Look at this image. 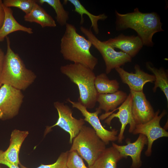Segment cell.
<instances>
[{
  "instance_id": "obj_27",
  "label": "cell",
  "mask_w": 168,
  "mask_h": 168,
  "mask_svg": "<svg viewBox=\"0 0 168 168\" xmlns=\"http://www.w3.org/2000/svg\"><path fill=\"white\" fill-rule=\"evenodd\" d=\"M69 151L62 152L59 155L56 161L54 163L49 164H41L36 168H66V163ZM20 168H29L21 163L19 165Z\"/></svg>"
},
{
  "instance_id": "obj_8",
  "label": "cell",
  "mask_w": 168,
  "mask_h": 168,
  "mask_svg": "<svg viewBox=\"0 0 168 168\" xmlns=\"http://www.w3.org/2000/svg\"><path fill=\"white\" fill-rule=\"evenodd\" d=\"M54 105L57 111L58 118L54 125L46 127L44 134L45 135L50 132L52 128L58 126L68 133L69 143L72 144L73 139L78 134L85 124V121L83 119H77L73 117L72 109L63 103L56 101Z\"/></svg>"
},
{
  "instance_id": "obj_13",
  "label": "cell",
  "mask_w": 168,
  "mask_h": 168,
  "mask_svg": "<svg viewBox=\"0 0 168 168\" xmlns=\"http://www.w3.org/2000/svg\"><path fill=\"white\" fill-rule=\"evenodd\" d=\"M130 92L132 99V112L136 125L147 123L152 119L155 112L143 91Z\"/></svg>"
},
{
  "instance_id": "obj_31",
  "label": "cell",
  "mask_w": 168,
  "mask_h": 168,
  "mask_svg": "<svg viewBox=\"0 0 168 168\" xmlns=\"http://www.w3.org/2000/svg\"><path fill=\"white\" fill-rule=\"evenodd\" d=\"M2 85V83H1V82H0V87H1V86Z\"/></svg>"
},
{
  "instance_id": "obj_18",
  "label": "cell",
  "mask_w": 168,
  "mask_h": 168,
  "mask_svg": "<svg viewBox=\"0 0 168 168\" xmlns=\"http://www.w3.org/2000/svg\"><path fill=\"white\" fill-rule=\"evenodd\" d=\"M4 12L3 23L0 29V42L3 41L8 35L16 31H22L31 34L33 33L30 27L23 26L19 23L13 15L12 10L10 7L5 6L3 4Z\"/></svg>"
},
{
  "instance_id": "obj_11",
  "label": "cell",
  "mask_w": 168,
  "mask_h": 168,
  "mask_svg": "<svg viewBox=\"0 0 168 168\" xmlns=\"http://www.w3.org/2000/svg\"><path fill=\"white\" fill-rule=\"evenodd\" d=\"M132 96L130 93L120 106L115 110L105 121L108 125H110L112 120L114 118L119 119L121 124L119 133L118 135V142L122 143L124 138V133L126 125L129 124L128 132L132 133L134 129L136 124L133 119L131 109Z\"/></svg>"
},
{
  "instance_id": "obj_4",
  "label": "cell",
  "mask_w": 168,
  "mask_h": 168,
  "mask_svg": "<svg viewBox=\"0 0 168 168\" xmlns=\"http://www.w3.org/2000/svg\"><path fill=\"white\" fill-rule=\"evenodd\" d=\"M60 70L77 86L79 93L78 102L87 109L93 108L98 95L95 86L96 76L93 70L78 63L61 66Z\"/></svg>"
},
{
  "instance_id": "obj_29",
  "label": "cell",
  "mask_w": 168,
  "mask_h": 168,
  "mask_svg": "<svg viewBox=\"0 0 168 168\" xmlns=\"http://www.w3.org/2000/svg\"><path fill=\"white\" fill-rule=\"evenodd\" d=\"M4 18V12L2 1L0 0V29L3 23Z\"/></svg>"
},
{
  "instance_id": "obj_5",
  "label": "cell",
  "mask_w": 168,
  "mask_h": 168,
  "mask_svg": "<svg viewBox=\"0 0 168 168\" xmlns=\"http://www.w3.org/2000/svg\"><path fill=\"white\" fill-rule=\"evenodd\" d=\"M106 145L90 127L83 125L73 139L69 151H76L91 166L106 148Z\"/></svg>"
},
{
  "instance_id": "obj_25",
  "label": "cell",
  "mask_w": 168,
  "mask_h": 168,
  "mask_svg": "<svg viewBox=\"0 0 168 168\" xmlns=\"http://www.w3.org/2000/svg\"><path fill=\"white\" fill-rule=\"evenodd\" d=\"M35 0H3V4L8 7H15L18 8L24 12L25 14L28 13L31 10Z\"/></svg>"
},
{
  "instance_id": "obj_1",
  "label": "cell",
  "mask_w": 168,
  "mask_h": 168,
  "mask_svg": "<svg viewBox=\"0 0 168 168\" xmlns=\"http://www.w3.org/2000/svg\"><path fill=\"white\" fill-rule=\"evenodd\" d=\"M116 28L118 31L128 28L136 32L143 45L153 46L152 37L156 33L164 31L162 24L158 15L156 12L142 13L138 8L133 12L121 14L115 11Z\"/></svg>"
},
{
  "instance_id": "obj_16",
  "label": "cell",
  "mask_w": 168,
  "mask_h": 168,
  "mask_svg": "<svg viewBox=\"0 0 168 168\" xmlns=\"http://www.w3.org/2000/svg\"><path fill=\"white\" fill-rule=\"evenodd\" d=\"M127 96L126 92L119 90L113 93L98 94L97 100L99 103L98 108L105 112L100 116V119L103 120L108 117L124 102Z\"/></svg>"
},
{
  "instance_id": "obj_2",
  "label": "cell",
  "mask_w": 168,
  "mask_h": 168,
  "mask_svg": "<svg viewBox=\"0 0 168 168\" xmlns=\"http://www.w3.org/2000/svg\"><path fill=\"white\" fill-rule=\"evenodd\" d=\"M60 44V52L64 59L83 64L93 70L98 59L91 53V42L77 32L75 26L67 23Z\"/></svg>"
},
{
  "instance_id": "obj_28",
  "label": "cell",
  "mask_w": 168,
  "mask_h": 168,
  "mask_svg": "<svg viewBox=\"0 0 168 168\" xmlns=\"http://www.w3.org/2000/svg\"><path fill=\"white\" fill-rule=\"evenodd\" d=\"M3 151L0 150V164H3L7 166L9 168H20L13 163L6 159L2 153Z\"/></svg>"
},
{
  "instance_id": "obj_19",
  "label": "cell",
  "mask_w": 168,
  "mask_h": 168,
  "mask_svg": "<svg viewBox=\"0 0 168 168\" xmlns=\"http://www.w3.org/2000/svg\"><path fill=\"white\" fill-rule=\"evenodd\" d=\"M25 21L39 24L42 28L54 27L56 24L53 18L36 2L30 11L24 16Z\"/></svg>"
},
{
  "instance_id": "obj_17",
  "label": "cell",
  "mask_w": 168,
  "mask_h": 168,
  "mask_svg": "<svg viewBox=\"0 0 168 168\" xmlns=\"http://www.w3.org/2000/svg\"><path fill=\"white\" fill-rule=\"evenodd\" d=\"M29 134L28 131L14 129L10 135V144L7 149L2 152L4 158L16 166L20 163L19 154L21 146Z\"/></svg>"
},
{
  "instance_id": "obj_30",
  "label": "cell",
  "mask_w": 168,
  "mask_h": 168,
  "mask_svg": "<svg viewBox=\"0 0 168 168\" xmlns=\"http://www.w3.org/2000/svg\"><path fill=\"white\" fill-rule=\"evenodd\" d=\"M5 57V54L0 48V74L2 71Z\"/></svg>"
},
{
  "instance_id": "obj_14",
  "label": "cell",
  "mask_w": 168,
  "mask_h": 168,
  "mask_svg": "<svg viewBox=\"0 0 168 168\" xmlns=\"http://www.w3.org/2000/svg\"><path fill=\"white\" fill-rule=\"evenodd\" d=\"M134 69L135 72L133 73L129 72L120 67L115 69L122 82L128 85L130 91H143V87L147 83L154 82V76L144 72L138 65H135Z\"/></svg>"
},
{
  "instance_id": "obj_26",
  "label": "cell",
  "mask_w": 168,
  "mask_h": 168,
  "mask_svg": "<svg viewBox=\"0 0 168 168\" xmlns=\"http://www.w3.org/2000/svg\"><path fill=\"white\" fill-rule=\"evenodd\" d=\"M66 168H88L84 164L82 158L75 151H69L66 163Z\"/></svg>"
},
{
  "instance_id": "obj_6",
  "label": "cell",
  "mask_w": 168,
  "mask_h": 168,
  "mask_svg": "<svg viewBox=\"0 0 168 168\" xmlns=\"http://www.w3.org/2000/svg\"><path fill=\"white\" fill-rule=\"evenodd\" d=\"M81 32L86 37L93 46L100 53L104 61L106 74L111 70L132 61V58L122 52H118L109 45L99 40L91 29L84 26L80 27Z\"/></svg>"
},
{
  "instance_id": "obj_9",
  "label": "cell",
  "mask_w": 168,
  "mask_h": 168,
  "mask_svg": "<svg viewBox=\"0 0 168 168\" xmlns=\"http://www.w3.org/2000/svg\"><path fill=\"white\" fill-rule=\"evenodd\" d=\"M160 112V110H158L155 112L154 118L150 121L144 124H136L132 133L134 135L142 134L146 137L147 148L145 154L147 157L151 156L153 143L155 140L161 138L168 137V132L160 124L161 119L166 114V111L164 109L159 115Z\"/></svg>"
},
{
  "instance_id": "obj_23",
  "label": "cell",
  "mask_w": 168,
  "mask_h": 168,
  "mask_svg": "<svg viewBox=\"0 0 168 168\" xmlns=\"http://www.w3.org/2000/svg\"><path fill=\"white\" fill-rule=\"evenodd\" d=\"M94 84L98 94L113 93L119 90V87L117 80L109 79L105 73L96 76Z\"/></svg>"
},
{
  "instance_id": "obj_7",
  "label": "cell",
  "mask_w": 168,
  "mask_h": 168,
  "mask_svg": "<svg viewBox=\"0 0 168 168\" xmlns=\"http://www.w3.org/2000/svg\"><path fill=\"white\" fill-rule=\"evenodd\" d=\"M24 97L21 91L2 84L0 87V120L10 119L16 116Z\"/></svg>"
},
{
  "instance_id": "obj_22",
  "label": "cell",
  "mask_w": 168,
  "mask_h": 168,
  "mask_svg": "<svg viewBox=\"0 0 168 168\" xmlns=\"http://www.w3.org/2000/svg\"><path fill=\"white\" fill-rule=\"evenodd\" d=\"M147 68L154 76L155 80L152 90L153 92L156 91L157 88H159L163 92L168 102V74L167 71L162 68L159 69L154 67L149 62L146 63Z\"/></svg>"
},
{
  "instance_id": "obj_15",
  "label": "cell",
  "mask_w": 168,
  "mask_h": 168,
  "mask_svg": "<svg viewBox=\"0 0 168 168\" xmlns=\"http://www.w3.org/2000/svg\"><path fill=\"white\" fill-rule=\"evenodd\" d=\"M104 41L114 49L116 48L121 50L132 58L138 54L143 45L138 36H127L123 34Z\"/></svg>"
},
{
  "instance_id": "obj_32",
  "label": "cell",
  "mask_w": 168,
  "mask_h": 168,
  "mask_svg": "<svg viewBox=\"0 0 168 168\" xmlns=\"http://www.w3.org/2000/svg\"><path fill=\"white\" fill-rule=\"evenodd\" d=\"M0 168H2V167H0Z\"/></svg>"
},
{
  "instance_id": "obj_24",
  "label": "cell",
  "mask_w": 168,
  "mask_h": 168,
  "mask_svg": "<svg viewBox=\"0 0 168 168\" xmlns=\"http://www.w3.org/2000/svg\"><path fill=\"white\" fill-rule=\"evenodd\" d=\"M36 2L39 5L46 3L51 7L55 12L56 21L60 26H65L68 23L69 12L64 9L60 0H37Z\"/></svg>"
},
{
  "instance_id": "obj_10",
  "label": "cell",
  "mask_w": 168,
  "mask_h": 168,
  "mask_svg": "<svg viewBox=\"0 0 168 168\" xmlns=\"http://www.w3.org/2000/svg\"><path fill=\"white\" fill-rule=\"evenodd\" d=\"M67 101L71 103L73 108L79 110L85 117V121L88 122L95 130L99 137L107 145L110 142L117 140L118 130L113 129L108 130L104 128L101 123L98 115L101 112V110L98 107L93 112L88 111L87 109L79 102H74L69 99Z\"/></svg>"
},
{
  "instance_id": "obj_21",
  "label": "cell",
  "mask_w": 168,
  "mask_h": 168,
  "mask_svg": "<svg viewBox=\"0 0 168 168\" xmlns=\"http://www.w3.org/2000/svg\"><path fill=\"white\" fill-rule=\"evenodd\" d=\"M66 2H68L72 4L74 7V11L77 13L81 16L80 24H82L84 22L83 15H87L91 22V28H92L95 34L99 33V29L98 22L99 20H104L107 18V16L105 14H100L98 15L92 14L89 12L81 4L78 0H64Z\"/></svg>"
},
{
  "instance_id": "obj_20",
  "label": "cell",
  "mask_w": 168,
  "mask_h": 168,
  "mask_svg": "<svg viewBox=\"0 0 168 168\" xmlns=\"http://www.w3.org/2000/svg\"><path fill=\"white\" fill-rule=\"evenodd\" d=\"M123 158L113 147L106 148L88 168H117V163Z\"/></svg>"
},
{
  "instance_id": "obj_12",
  "label": "cell",
  "mask_w": 168,
  "mask_h": 168,
  "mask_svg": "<svg viewBox=\"0 0 168 168\" xmlns=\"http://www.w3.org/2000/svg\"><path fill=\"white\" fill-rule=\"evenodd\" d=\"M126 144L119 145L112 142V146L119 153L123 158H127L130 156L132 159L130 168H140L142 165L141 160V154L145 145H147V140L146 137L142 134H139L137 140L131 142L129 138L125 141Z\"/></svg>"
},
{
  "instance_id": "obj_3",
  "label": "cell",
  "mask_w": 168,
  "mask_h": 168,
  "mask_svg": "<svg viewBox=\"0 0 168 168\" xmlns=\"http://www.w3.org/2000/svg\"><path fill=\"white\" fill-rule=\"evenodd\" d=\"M7 51L4 63L0 74V82L2 84L24 91L32 84L36 76L27 68L19 55L11 46L9 37H6Z\"/></svg>"
}]
</instances>
